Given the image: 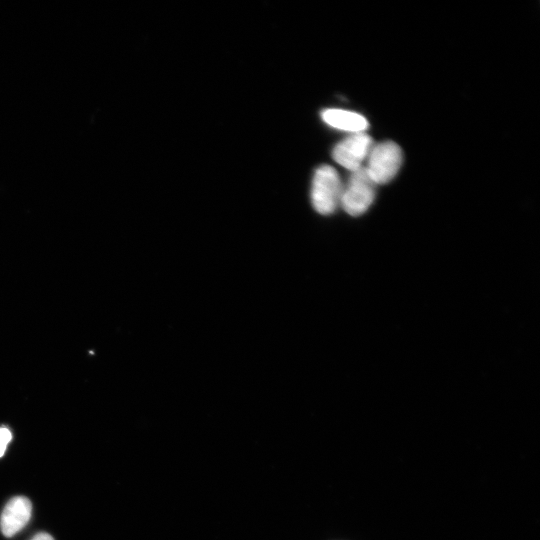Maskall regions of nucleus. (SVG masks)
<instances>
[{"mask_svg":"<svg viewBox=\"0 0 540 540\" xmlns=\"http://www.w3.org/2000/svg\"><path fill=\"white\" fill-rule=\"evenodd\" d=\"M343 185L337 171L322 165L314 173L311 186L313 208L322 215L334 212L340 204Z\"/></svg>","mask_w":540,"mask_h":540,"instance_id":"1","label":"nucleus"},{"mask_svg":"<svg viewBox=\"0 0 540 540\" xmlns=\"http://www.w3.org/2000/svg\"><path fill=\"white\" fill-rule=\"evenodd\" d=\"M376 185L365 167L352 171L346 185L343 186L340 199L344 211L351 216L363 214L375 198Z\"/></svg>","mask_w":540,"mask_h":540,"instance_id":"2","label":"nucleus"},{"mask_svg":"<svg viewBox=\"0 0 540 540\" xmlns=\"http://www.w3.org/2000/svg\"><path fill=\"white\" fill-rule=\"evenodd\" d=\"M366 171L376 184H384L392 180L402 164L401 148L392 141H384L373 145L368 154Z\"/></svg>","mask_w":540,"mask_h":540,"instance_id":"3","label":"nucleus"},{"mask_svg":"<svg viewBox=\"0 0 540 540\" xmlns=\"http://www.w3.org/2000/svg\"><path fill=\"white\" fill-rule=\"evenodd\" d=\"M373 146L370 136L364 132L352 133L333 149L334 160L344 168L355 171L362 167Z\"/></svg>","mask_w":540,"mask_h":540,"instance_id":"4","label":"nucleus"},{"mask_svg":"<svg viewBox=\"0 0 540 540\" xmlns=\"http://www.w3.org/2000/svg\"><path fill=\"white\" fill-rule=\"evenodd\" d=\"M31 512L32 504L28 498L16 496L10 499L0 518V528L4 536L12 537L22 530L30 520Z\"/></svg>","mask_w":540,"mask_h":540,"instance_id":"5","label":"nucleus"},{"mask_svg":"<svg viewBox=\"0 0 540 540\" xmlns=\"http://www.w3.org/2000/svg\"><path fill=\"white\" fill-rule=\"evenodd\" d=\"M322 119L328 125L352 133L364 132L368 127L367 119L356 112L330 108L321 113Z\"/></svg>","mask_w":540,"mask_h":540,"instance_id":"6","label":"nucleus"},{"mask_svg":"<svg viewBox=\"0 0 540 540\" xmlns=\"http://www.w3.org/2000/svg\"><path fill=\"white\" fill-rule=\"evenodd\" d=\"M11 439V431L7 427H0V457L4 455L7 445Z\"/></svg>","mask_w":540,"mask_h":540,"instance_id":"7","label":"nucleus"},{"mask_svg":"<svg viewBox=\"0 0 540 540\" xmlns=\"http://www.w3.org/2000/svg\"><path fill=\"white\" fill-rule=\"evenodd\" d=\"M31 540H54V538L48 533H38Z\"/></svg>","mask_w":540,"mask_h":540,"instance_id":"8","label":"nucleus"}]
</instances>
